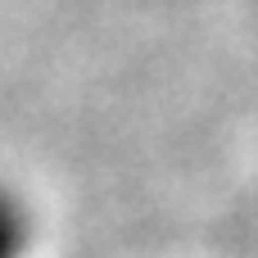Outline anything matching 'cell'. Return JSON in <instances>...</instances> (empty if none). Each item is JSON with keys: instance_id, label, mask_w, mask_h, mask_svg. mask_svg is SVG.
Instances as JSON below:
<instances>
[{"instance_id": "cell-1", "label": "cell", "mask_w": 258, "mask_h": 258, "mask_svg": "<svg viewBox=\"0 0 258 258\" xmlns=\"http://www.w3.org/2000/svg\"><path fill=\"white\" fill-rule=\"evenodd\" d=\"M36 240V218L32 204L23 200V190H14L9 181H0V258H27Z\"/></svg>"}]
</instances>
